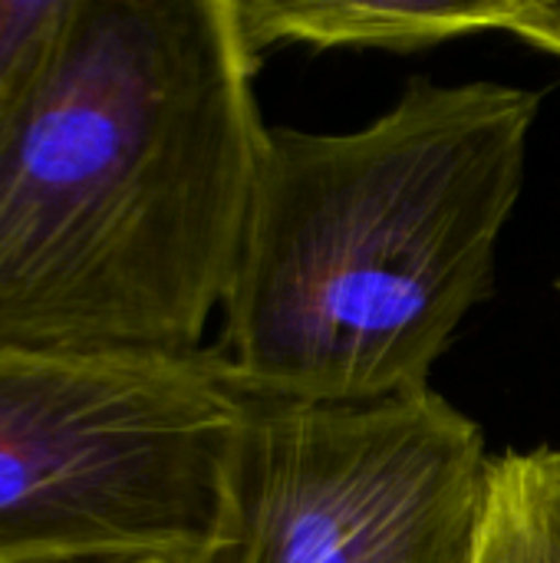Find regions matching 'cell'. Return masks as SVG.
Instances as JSON below:
<instances>
[{
  "label": "cell",
  "mask_w": 560,
  "mask_h": 563,
  "mask_svg": "<svg viewBox=\"0 0 560 563\" xmlns=\"http://www.w3.org/2000/svg\"><path fill=\"white\" fill-rule=\"evenodd\" d=\"M508 33L560 56V0H518Z\"/></svg>",
  "instance_id": "obj_8"
},
{
  "label": "cell",
  "mask_w": 560,
  "mask_h": 563,
  "mask_svg": "<svg viewBox=\"0 0 560 563\" xmlns=\"http://www.w3.org/2000/svg\"><path fill=\"white\" fill-rule=\"evenodd\" d=\"M69 0H0V112L40 76Z\"/></svg>",
  "instance_id": "obj_7"
},
{
  "label": "cell",
  "mask_w": 560,
  "mask_h": 563,
  "mask_svg": "<svg viewBox=\"0 0 560 563\" xmlns=\"http://www.w3.org/2000/svg\"><path fill=\"white\" fill-rule=\"evenodd\" d=\"M248 53L277 43L426 49L446 40L508 30L518 0H234Z\"/></svg>",
  "instance_id": "obj_5"
},
{
  "label": "cell",
  "mask_w": 560,
  "mask_h": 563,
  "mask_svg": "<svg viewBox=\"0 0 560 563\" xmlns=\"http://www.w3.org/2000/svg\"><path fill=\"white\" fill-rule=\"evenodd\" d=\"M541 96L413 76L356 132L267 129L221 356L251 396L356 406L429 389L492 290Z\"/></svg>",
  "instance_id": "obj_2"
},
{
  "label": "cell",
  "mask_w": 560,
  "mask_h": 563,
  "mask_svg": "<svg viewBox=\"0 0 560 563\" xmlns=\"http://www.w3.org/2000/svg\"><path fill=\"white\" fill-rule=\"evenodd\" d=\"M488 472L482 429L432 389L356 406L248 393L195 563H475Z\"/></svg>",
  "instance_id": "obj_4"
},
{
  "label": "cell",
  "mask_w": 560,
  "mask_h": 563,
  "mask_svg": "<svg viewBox=\"0 0 560 563\" xmlns=\"http://www.w3.org/2000/svg\"><path fill=\"white\" fill-rule=\"evenodd\" d=\"M234 0H69L0 112V346L195 353L264 125Z\"/></svg>",
  "instance_id": "obj_1"
},
{
  "label": "cell",
  "mask_w": 560,
  "mask_h": 563,
  "mask_svg": "<svg viewBox=\"0 0 560 563\" xmlns=\"http://www.w3.org/2000/svg\"><path fill=\"white\" fill-rule=\"evenodd\" d=\"M475 563H560V449L492 459Z\"/></svg>",
  "instance_id": "obj_6"
},
{
  "label": "cell",
  "mask_w": 560,
  "mask_h": 563,
  "mask_svg": "<svg viewBox=\"0 0 560 563\" xmlns=\"http://www.w3.org/2000/svg\"><path fill=\"white\" fill-rule=\"evenodd\" d=\"M248 393L221 350L0 346V563H195Z\"/></svg>",
  "instance_id": "obj_3"
}]
</instances>
